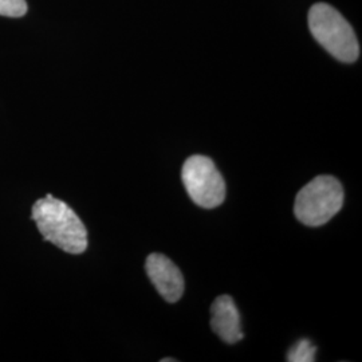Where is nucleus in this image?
<instances>
[{
  "mask_svg": "<svg viewBox=\"0 0 362 362\" xmlns=\"http://www.w3.org/2000/svg\"><path fill=\"white\" fill-rule=\"evenodd\" d=\"M146 274L158 294L175 303L184 293V278L179 267L163 254H151L145 263Z\"/></svg>",
  "mask_w": 362,
  "mask_h": 362,
  "instance_id": "39448f33",
  "label": "nucleus"
},
{
  "mask_svg": "<svg viewBox=\"0 0 362 362\" xmlns=\"http://www.w3.org/2000/svg\"><path fill=\"white\" fill-rule=\"evenodd\" d=\"M317 348L309 339H300L290 349L287 354L288 362H313L315 361Z\"/></svg>",
  "mask_w": 362,
  "mask_h": 362,
  "instance_id": "0eeeda50",
  "label": "nucleus"
},
{
  "mask_svg": "<svg viewBox=\"0 0 362 362\" xmlns=\"http://www.w3.org/2000/svg\"><path fill=\"white\" fill-rule=\"evenodd\" d=\"M33 219L45 240L69 254H82L88 248V231L77 214L52 194L33 206Z\"/></svg>",
  "mask_w": 362,
  "mask_h": 362,
  "instance_id": "f257e3e1",
  "label": "nucleus"
},
{
  "mask_svg": "<svg viewBox=\"0 0 362 362\" xmlns=\"http://www.w3.org/2000/svg\"><path fill=\"white\" fill-rule=\"evenodd\" d=\"M27 13L26 0H0V15L21 18Z\"/></svg>",
  "mask_w": 362,
  "mask_h": 362,
  "instance_id": "6e6552de",
  "label": "nucleus"
},
{
  "mask_svg": "<svg viewBox=\"0 0 362 362\" xmlns=\"http://www.w3.org/2000/svg\"><path fill=\"white\" fill-rule=\"evenodd\" d=\"M313 37L334 58L353 64L360 57V45L349 22L326 3L314 4L309 11Z\"/></svg>",
  "mask_w": 362,
  "mask_h": 362,
  "instance_id": "f03ea898",
  "label": "nucleus"
},
{
  "mask_svg": "<svg viewBox=\"0 0 362 362\" xmlns=\"http://www.w3.org/2000/svg\"><path fill=\"white\" fill-rule=\"evenodd\" d=\"M344 204V189L336 177L322 175L306 184L297 194L294 214L309 227L324 226Z\"/></svg>",
  "mask_w": 362,
  "mask_h": 362,
  "instance_id": "7ed1b4c3",
  "label": "nucleus"
},
{
  "mask_svg": "<svg viewBox=\"0 0 362 362\" xmlns=\"http://www.w3.org/2000/svg\"><path fill=\"white\" fill-rule=\"evenodd\" d=\"M161 362H176V360L175 358H163Z\"/></svg>",
  "mask_w": 362,
  "mask_h": 362,
  "instance_id": "1a4fd4ad",
  "label": "nucleus"
},
{
  "mask_svg": "<svg viewBox=\"0 0 362 362\" xmlns=\"http://www.w3.org/2000/svg\"><path fill=\"white\" fill-rule=\"evenodd\" d=\"M211 326L215 334L227 344H236L243 339L239 310L230 296H220L211 306Z\"/></svg>",
  "mask_w": 362,
  "mask_h": 362,
  "instance_id": "423d86ee",
  "label": "nucleus"
},
{
  "mask_svg": "<svg viewBox=\"0 0 362 362\" xmlns=\"http://www.w3.org/2000/svg\"><path fill=\"white\" fill-rule=\"evenodd\" d=\"M184 187L194 204L216 208L226 199V182L214 161L206 156H191L182 165Z\"/></svg>",
  "mask_w": 362,
  "mask_h": 362,
  "instance_id": "20e7f679",
  "label": "nucleus"
}]
</instances>
